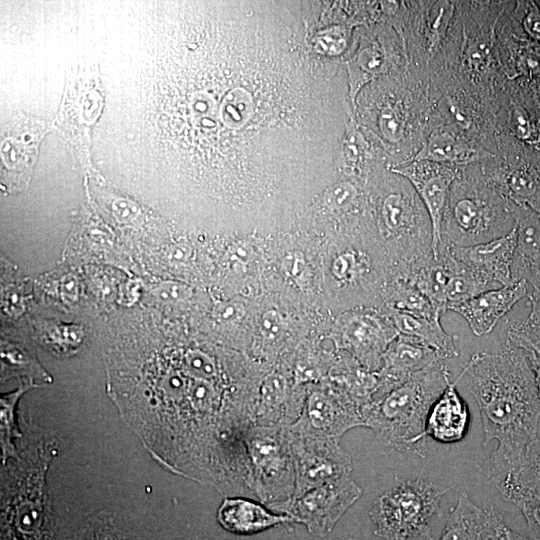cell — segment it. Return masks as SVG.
I'll return each instance as SVG.
<instances>
[{"mask_svg": "<svg viewBox=\"0 0 540 540\" xmlns=\"http://www.w3.org/2000/svg\"><path fill=\"white\" fill-rule=\"evenodd\" d=\"M339 332L340 347L372 372L380 370L383 354L399 335L388 315L384 317L369 311L347 315Z\"/></svg>", "mask_w": 540, "mask_h": 540, "instance_id": "11", "label": "cell"}, {"mask_svg": "<svg viewBox=\"0 0 540 540\" xmlns=\"http://www.w3.org/2000/svg\"><path fill=\"white\" fill-rule=\"evenodd\" d=\"M506 528L496 509L477 506L464 492L459 495L438 540H502Z\"/></svg>", "mask_w": 540, "mask_h": 540, "instance_id": "15", "label": "cell"}, {"mask_svg": "<svg viewBox=\"0 0 540 540\" xmlns=\"http://www.w3.org/2000/svg\"><path fill=\"white\" fill-rule=\"evenodd\" d=\"M450 372L440 361L416 373L407 382L363 411L364 426L385 447L425 457V424L433 403L450 383Z\"/></svg>", "mask_w": 540, "mask_h": 540, "instance_id": "3", "label": "cell"}, {"mask_svg": "<svg viewBox=\"0 0 540 540\" xmlns=\"http://www.w3.org/2000/svg\"><path fill=\"white\" fill-rule=\"evenodd\" d=\"M462 377L461 372L455 381H450L431 406L425 424L426 437L443 444L456 443L465 437L469 429L470 412L456 389Z\"/></svg>", "mask_w": 540, "mask_h": 540, "instance_id": "18", "label": "cell"}, {"mask_svg": "<svg viewBox=\"0 0 540 540\" xmlns=\"http://www.w3.org/2000/svg\"><path fill=\"white\" fill-rule=\"evenodd\" d=\"M441 359L420 341L399 334L388 346L377 371V384L372 400H378L407 382L416 373Z\"/></svg>", "mask_w": 540, "mask_h": 540, "instance_id": "13", "label": "cell"}, {"mask_svg": "<svg viewBox=\"0 0 540 540\" xmlns=\"http://www.w3.org/2000/svg\"><path fill=\"white\" fill-rule=\"evenodd\" d=\"M509 122L517 139L531 146L540 144V125L522 105L513 104Z\"/></svg>", "mask_w": 540, "mask_h": 540, "instance_id": "27", "label": "cell"}, {"mask_svg": "<svg viewBox=\"0 0 540 540\" xmlns=\"http://www.w3.org/2000/svg\"><path fill=\"white\" fill-rule=\"evenodd\" d=\"M515 503L524 513L535 540H540V497L526 498Z\"/></svg>", "mask_w": 540, "mask_h": 540, "instance_id": "30", "label": "cell"}, {"mask_svg": "<svg viewBox=\"0 0 540 540\" xmlns=\"http://www.w3.org/2000/svg\"><path fill=\"white\" fill-rule=\"evenodd\" d=\"M42 329L41 339L51 352L57 355H70L81 346L84 333L81 328L75 326H56Z\"/></svg>", "mask_w": 540, "mask_h": 540, "instance_id": "26", "label": "cell"}, {"mask_svg": "<svg viewBox=\"0 0 540 540\" xmlns=\"http://www.w3.org/2000/svg\"><path fill=\"white\" fill-rule=\"evenodd\" d=\"M539 175H540V173H539Z\"/></svg>", "mask_w": 540, "mask_h": 540, "instance_id": "38", "label": "cell"}, {"mask_svg": "<svg viewBox=\"0 0 540 540\" xmlns=\"http://www.w3.org/2000/svg\"><path fill=\"white\" fill-rule=\"evenodd\" d=\"M485 196L483 192L463 191L462 188L450 191L441 226L440 246L488 242L504 236L514 227L508 222V217H513L510 205L495 204Z\"/></svg>", "mask_w": 540, "mask_h": 540, "instance_id": "6", "label": "cell"}, {"mask_svg": "<svg viewBox=\"0 0 540 540\" xmlns=\"http://www.w3.org/2000/svg\"><path fill=\"white\" fill-rule=\"evenodd\" d=\"M340 389L338 393L322 389L311 391L305 398L299 419L288 428L340 440L350 429L364 426V405Z\"/></svg>", "mask_w": 540, "mask_h": 540, "instance_id": "9", "label": "cell"}, {"mask_svg": "<svg viewBox=\"0 0 540 540\" xmlns=\"http://www.w3.org/2000/svg\"><path fill=\"white\" fill-rule=\"evenodd\" d=\"M284 270L296 281H302L306 272V261L303 255L299 252L291 253L284 260Z\"/></svg>", "mask_w": 540, "mask_h": 540, "instance_id": "33", "label": "cell"}, {"mask_svg": "<svg viewBox=\"0 0 540 540\" xmlns=\"http://www.w3.org/2000/svg\"><path fill=\"white\" fill-rule=\"evenodd\" d=\"M448 489L439 490L421 477L398 479L379 495L369 509L373 533L381 540L431 538V521Z\"/></svg>", "mask_w": 540, "mask_h": 540, "instance_id": "4", "label": "cell"}, {"mask_svg": "<svg viewBox=\"0 0 540 540\" xmlns=\"http://www.w3.org/2000/svg\"><path fill=\"white\" fill-rule=\"evenodd\" d=\"M362 494L363 489L348 476L310 489L270 509L290 516L311 535L323 538Z\"/></svg>", "mask_w": 540, "mask_h": 540, "instance_id": "7", "label": "cell"}, {"mask_svg": "<svg viewBox=\"0 0 540 540\" xmlns=\"http://www.w3.org/2000/svg\"><path fill=\"white\" fill-rule=\"evenodd\" d=\"M18 458L1 466V540H59L47 473L58 453L55 431L22 416Z\"/></svg>", "mask_w": 540, "mask_h": 540, "instance_id": "2", "label": "cell"}, {"mask_svg": "<svg viewBox=\"0 0 540 540\" xmlns=\"http://www.w3.org/2000/svg\"><path fill=\"white\" fill-rule=\"evenodd\" d=\"M392 172L407 179L425 207L432 226L433 253L441 244V226L449 194L458 171L454 166L428 160H412L392 168Z\"/></svg>", "mask_w": 540, "mask_h": 540, "instance_id": "10", "label": "cell"}, {"mask_svg": "<svg viewBox=\"0 0 540 540\" xmlns=\"http://www.w3.org/2000/svg\"><path fill=\"white\" fill-rule=\"evenodd\" d=\"M358 192L349 182L335 184L327 191V204L332 209L348 210L354 204Z\"/></svg>", "mask_w": 540, "mask_h": 540, "instance_id": "28", "label": "cell"}, {"mask_svg": "<svg viewBox=\"0 0 540 540\" xmlns=\"http://www.w3.org/2000/svg\"><path fill=\"white\" fill-rule=\"evenodd\" d=\"M59 540H146L123 516L101 510L83 518Z\"/></svg>", "mask_w": 540, "mask_h": 540, "instance_id": "20", "label": "cell"}, {"mask_svg": "<svg viewBox=\"0 0 540 540\" xmlns=\"http://www.w3.org/2000/svg\"><path fill=\"white\" fill-rule=\"evenodd\" d=\"M502 540H530V539H527V538L515 533L514 531L510 530L507 527L506 530H505V533L503 535Z\"/></svg>", "mask_w": 540, "mask_h": 540, "instance_id": "35", "label": "cell"}, {"mask_svg": "<svg viewBox=\"0 0 540 540\" xmlns=\"http://www.w3.org/2000/svg\"><path fill=\"white\" fill-rule=\"evenodd\" d=\"M536 4H537V5L539 6V8H540V1H537Z\"/></svg>", "mask_w": 540, "mask_h": 540, "instance_id": "37", "label": "cell"}, {"mask_svg": "<svg viewBox=\"0 0 540 540\" xmlns=\"http://www.w3.org/2000/svg\"><path fill=\"white\" fill-rule=\"evenodd\" d=\"M516 244L517 227L515 224L507 234L488 242L470 246L444 247L471 273L498 288L513 283L511 267Z\"/></svg>", "mask_w": 540, "mask_h": 540, "instance_id": "12", "label": "cell"}, {"mask_svg": "<svg viewBox=\"0 0 540 540\" xmlns=\"http://www.w3.org/2000/svg\"><path fill=\"white\" fill-rule=\"evenodd\" d=\"M178 540H207L206 538H185V539H178Z\"/></svg>", "mask_w": 540, "mask_h": 540, "instance_id": "36", "label": "cell"}, {"mask_svg": "<svg viewBox=\"0 0 540 540\" xmlns=\"http://www.w3.org/2000/svg\"><path fill=\"white\" fill-rule=\"evenodd\" d=\"M388 309L438 320L443 314L415 284L404 278L392 280L388 290Z\"/></svg>", "mask_w": 540, "mask_h": 540, "instance_id": "24", "label": "cell"}, {"mask_svg": "<svg viewBox=\"0 0 540 540\" xmlns=\"http://www.w3.org/2000/svg\"><path fill=\"white\" fill-rule=\"evenodd\" d=\"M33 381L20 380L16 390L9 393H2L0 398V443L2 465H5L10 459L18 458L16 442L23 437V431L20 430L16 421V410L21 396L28 390L39 387Z\"/></svg>", "mask_w": 540, "mask_h": 540, "instance_id": "22", "label": "cell"}, {"mask_svg": "<svg viewBox=\"0 0 540 540\" xmlns=\"http://www.w3.org/2000/svg\"><path fill=\"white\" fill-rule=\"evenodd\" d=\"M17 377L36 384H50L52 377L39 362L34 349L27 343L4 339L1 343V382ZM40 385V384H38Z\"/></svg>", "mask_w": 540, "mask_h": 540, "instance_id": "21", "label": "cell"}, {"mask_svg": "<svg viewBox=\"0 0 540 540\" xmlns=\"http://www.w3.org/2000/svg\"><path fill=\"white\" fill-rule=\"evenodd\" d=\"M245 443L255 498L269 508L291 499L295 468L287 427L253 425Z\"/></svg>", "mask_w": 540, "mask_h": 540, "instance_id": "5", "label": "cell"}, {"mask_svg": "<svg viewBox=\"0 0 540 540\" xmlns=\"http://www.w3.org/2000/svg\"><path fill=\"white\" fill-rule=\"evenodd\" d=\"M259 330L266 340L274 341L280 338L284 331V320L280 312L275 309L266 311L260 319Z\"/></svg>", "mask_w": 540, "mask_h": 540, "instance_id": "29", "label": "cell"}, {"mask_svg": "<svg viewBox=\"0 0 540 540\" xmlns=\"http://www.w3.org/2000/svg\"><path fill=\"white\" fill-rule=\"evenodd\" d=\"M478 158V152L463 140L449 133H439L430 138L414 160H428L455 166L471 163Z\"/></svg>", "mask_w": 540, "mask_h": 540, "instance_id": "23", "label": "cell"}, {"mask_svg": "<svg viewBox=\"0 0 540 540\" xmlns=\"http://www.w3.org/2000/svg\"><path fill=\"white\" fill-rule=\"evenodd\" d=\"M216 519L224 530L239 536L254 535L278 525L295 523L290 516L244 496L225 497L218 507Z\"/></svg>", "mask_w": 540, "mask_h": 540, "instance_id": "16", "label": "cell"}, {"mask_svg": "<svg viewBox=\"0 0 540 540\" xmlns=\"http://www.w3.org/2000/svg\"><path fill=\"white\" fill-rule=\"evenodd\" d=\"M387 315L399 334L412 337L431 348L441 360L459 355L454 336L448 334L440 320L388 309Z\"/></svg>", "mask_w": 540, "mask_h": 540, "instance_id": "19", "label": "cell"}, {"mask_svg": "<svg viewBox=\"0 0 540 540\" xmlns=\"http://www.w3.org/2000/svg\"><path fill=\"white\" fill-rule=\"evenodd\" d=\"M331 270L338 281L355 284L372 273L371 259L361 250H346L334 258Z\"/></svg>", "mask_w": 540, "mask_h": 540, "instance_id": "25", "label": "cell"}, {"mask_svg": "<svg viewBox=\"0 0 540 540\" xmlns=\"http://www.w3.org/2000/svg\"><path fill=\"white\" fill-rule=\"evenodd\" d=\"M245 308L239 303H226L217 308V316L226 322H236L245 315Z\"/></svg>", "mask_w": 540, "mask_h": 540, "instance_id": "34", "label": "cell"}, {"mask_svg": "<svg viewBox=\"0 0 540 540\" xmlns=\"http://www.w3.org/2000/svg\"><path fill=\"white\" fill-rule=\"evenodd\" d=\"M483 427V446L498 442L485 463L495 485L514 471L522 445L533 431L538 402L519 347L506 339L495 353L477 352L462 369Z\"/></svg>", "mask_w": 540, "mask_h": 540, "instance_id": "1", "label": "cell"}, {"mask_svg": "<svg viewBox=\"0 0 540 540\" xmlns=\"http://www.w3.org/2000/svg\"><path fill=\"white\" fill-rule=\"evenodd\" d=\"M384 133L390 139L398 140L404 132V124L398 114L389 111L382 115L381 121Z\"/></svg>", "mask_w": 540, "mask_h": 540, "instance_id": "32", "label": "cell"}, {"mask_svg": "<svg viewBox=\"0 0 540 540\" xmlns=\"http://www.w3.org/2000/svg\"><path fill=\"white\" fill-rule=\"evenodd\" d=\"M526 296L528 283L520 280L450 305L448 310L461 315L476 336H483L490 333L498 321Z\"/></svg>", "mask_w": 540, "mask_h": 540, "instance_id": "14", "label": "cell"}, {"mask_svg": "<svg viewBox=\"0 0 540 540\" xmlns=\"http://www.w3.org/2000/svg\"><path fill=\"white\" fill-rule=\"evenodd\" d=\"M522 27L527 35L540 42V8L537 4L529 5L522 18Z\"/></svg>", "mask_w": 540, "mask_h": 540, "instance_id": "31", "label": "cell"}, {"mask_svg": "<svg viewBox=\"0 0 540 540\" xmlns=\"http://www.w3.org/2000/svg\"><path fill=\"white\" fill-rule=\"evenodd\" d=\"M517 227L511 267L513 283L525 280L540 288V214L528 206L510 205Z\"/></svg>", "mask_w": 540, "mask_h": 540, "instance_id": "17", "label": "cell"}, {"mask_svg": "<svg viewBox=\"0 0 540 540\" xmlns=\"http://www.w3.org/2000/svg\"><path fill=\"white\" fill-rule=\"evenodd\" d=\"M295 468L294 497L344 477L351 476L350 455L337 439L295 432L288 427Z\"/></svg>", "mask_w": 540, "mask_h": 540, "instance_id": "8", "label": "cell"}]
</instances>
